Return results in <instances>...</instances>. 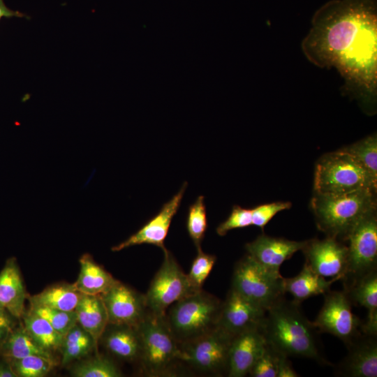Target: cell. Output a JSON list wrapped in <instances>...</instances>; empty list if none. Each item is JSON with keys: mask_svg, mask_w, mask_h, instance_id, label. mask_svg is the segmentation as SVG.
<instances>
[{"mask_svg": "<svg viewBox=\"0 0 377 377\" xmlns=\"http://www.w3.org/2000/svg\"><path fill=\"white\" fill-rule=\"evenodd\" d=\"M302 50L315 66L335 68L347 94L367 108L376 104V0L326 2L315 12Z\"/></svg>", "mask_w": 377, "mask_h": 377, "instance_id": "cell-1", "label": "cell"}, {"mask_svg": "<svg viewBox=\"0 0 377 377\" xmlns=\"http://www.w3.org/2000/svg\"><path fill=\"white\" fill-rule=\"evenodd\" d=\"M300 306V304L284 297L267 310L261 325L267 342L287 357L308 358L329 364L320 353L318 331Z\"/></svg>", "mask_w": 377, "mask_h": 377, "instance_id": "cell-2", "label": "cell"}, {"mask_svg": "<svg viewBox=\"0 0 377 377\" xmlns=\"http://www.w3.org/2000/svg\"><path fill=\"white\" fill-rule=\"evenodd\" d=\"M376 193L370 189L336 194L315 192L311 205L318 228L327 237L347 240L357 224L376 211Z\"/></svg>", "mask_w": 377, "mask_h": 377, "instance_id": "cell-3", "label": "cell"}, {"mask_svg": "<svg viewBox=\"0 0 377 377\" xmlns=\"http://www.w3.org/2000/svg\"><path fill=\"white\" fill-rule=\"evenodd\" d=\"M222 302L202 289L175 302L165 315L179 343L198 338L217 326Z\"/></svg>", "mask_w": 377, "mask_h": 377, "instance_id": "cell-4", "label": "cell"}, {"mask_svg": "<svg viewBox=\"0 0 377 377\" xmlns=\"http://www.w3.org/2000/svg\"><path fill=\"white\" fill-rule=\"evenodd\" d=\"M377 181L350 154L339 149L326 154L318 161L314 191L320 193H343L361 189L376 192Z\"/></svg>", "mask_w": 377, "mask_h": 377, "instance_id": "cell-5", "label": "cell"}, {"mask_svg": "<svg viewBox=\"0 0 377 377\" xmlns=\"http://www.w3.org/2000/svg\"><path fill=\"white\" fill-rule=\"evenodd\" d=\"M138 329L141 341L140 360L144 370L150 376L166 374L175 361L181 360L182 353L165 316L148 312Z\"/></svg>", "mask_w": 377, "mask_h": 377, "instance_id": "cell-6", "label": "cell"}, {"mask_svg": "<svg viewBox=\"0 0 377 377\" xmlns=\"http://www.w3.org/2000/svg\"><path fill=\"white\" fill-rule=\"evenodd\" d=\"M231 288L266 311L284 298L283 277L246 255L235 265Z\"/></svg>", "mask_w": 377, "mask_h": 377, "instance_id": "cell-7", "label": "cell"}, {"mask_svg": "<svg viewBox=\"0 0 377 377\" xmlns=\"http://www.w3.org/2000/svg\"><path fill=\"white\" fill-rule=\"evenodd\" d=\"M163 253V263L145 295L148 312L158 316H165L172 304L200 290L191 284L172 254L166 249Z\"/></svg>", "mask_w": 377, "mask_h": 377, "instance_id": "cell-8", "label": "cell"}, {"mask_svg": "<svg viewBox=\"0 0 377 377\" xmlns=\"http://www.w3.org/2000/svg\"><path fill=\"white\" fill-rule=\"evenodd\" d=\"M347 241L348 265L342 278L343 288L377 271V218L376 212L364 217L350 233Z\"/></svg>", "mask_w": 377, "mask_h": 377, "instance_id": "cell-9", "label": "cell"}, {"mask_svg": "<svg viewBox=\"0 0 377 377\" xmlns=\"http://www.w3.org/2000/svg\"><path fill=\"white\" fill-rule=\"evenodd\" d=\"M232 338V336L216 327L198 338L179 343L181 361L202 372L227 374Z\"/></svg>", "mask_w": 377, "mask_h": 377, "instance_id": "cell-10", "label": "cell"}, {"mask_svg": "<svg viewBox=\"0 0 377 377\" xmlns=\"http://www.w3.org/2000/svg\"><path fill=\"white\" fill-rule=\"evenodd\" d=\"M313 324L320 333H329L347 346L361 332L362 322L352 311L344 290L324 294V303Z\"/></svg>", "mask_w": 377, "mask_h": 377, "instance_id": "cell-11", "label": "cell"}, {"mask_svg": "<svg viewBox=\"0 0 377 377\" xmlns=\"http://www.w3.org/2000/svg\"><path fill=\"white\" fill-rule=\"evenodd\" d=\"M100 295L107 311L109 324L138 327L148 313L145 295L119 281Z\"/></svg>", "mask_w": 377, "mask_h": 377, "instance_id": "cell-12", "label": "cell"}, {"mask_svg": "<svg viewBox=\"0 0 377 377\" xmlns=\"http://www.w3.org/2000/svg\"><path fill=\"white\" fill-rule=\"evenodd\" d=\"M305 264L323 277H343L348 265V246L330 237L307 240L302 250Z\"/></svg>", "mask_w": 377, "mask_h": 377, "instance_id": "cell-13", "label": "cell"}, {"mask_svg": "<svg viewBox=\"0 0 377 377\" xmlns=\"http://www.w3.org/2000/svg\"><path fill=\"white\" fill-rule=\"evenodd\" d=\"M266 311L230 288L222 302L216 327L235 337L245 331L261 327Z\"/></svg>", "mask_w": 377, "mask_h": 377, "instance_id": "cell-14", "label": "cell"}, {"mask_svg": "<svg viewBox=\"0 0 377 377\" xmlns=\"http://www.w3.org/2000/svg\"><path fill=\"white\" fill-rule=\"evenodd\" d=\"M187 184V182H184L178 193L163 205L156 215L127 239L114 246L112 251H119L142 244H152L161 248L163 251L165 249L164 241L172 220L180 207Z\"/></svg>", "mask_w": 377, "mask_h": 377, "instance_id": "cell-15", "label": "cell"}, {"mask_svg": "<svg viewBox=\"0 0 377 377\" xmlns=\"http://www.w3.org/2000/svg\"><path fill=\"white\" fill-rule=\"evenodd\" d=\"M348 353L337 367V374L348 377L377 376L376 335L361 332L348 346Z\"/></svg>", "mask_w": 377, "mask_h": 377, "instance_id": "cell-16", "label": "cell"}, {"mask_svg": "<svg viewBox=\"0 0 377 377\" xmlns=\"http://www.w3.org/2000/svg\"><path fill=\"white\" fill-rule=\"evenodd\" d=\"M266 344L261 327L251 329L233 337L229 350L228 376L243 377L249 374Z\"/></svg>", "mask_w": 377, "mask_h": 377, "instance_id": "cell-17", "label": "cell"}, {"mask_svg": "<svg viewBox=\"0 0 377 377\" xmlns=\"http://www.w3.org/2000/svg\"><path fill=\"white\" fill-rule=\"evenodd\" d=\"M306 241L296 242L284 238L272 237L265 234L247 243V254L265 267L280 272L281 265L294 253L302 251Z\"/></svg>", "mask_w": 377, "mask_h": 377, "instance_id": "cell-18", "label": "cell"}, {"mask_svg": "<svg viewBox=\"0 0 377 377\" xmlns=\"http://www.w3.org/2000/svg\"><path fill=\"white\" fill-rule=\"evenodd\" d=\"M25 288L15 258L8 259L0 272V306L15 318L24 314Z\"/></svg>", "mask_w": 377, "mask_h": 377, "instance_id": "cell-19", "label": "cell"}, {"mask_svg": "<svg viewBox=\"0 0 377 377\" xmlns=\"http://www.w3.org/2000/svg\"><path fill=\"white\" fill-rule=\"evenodd\" d=\"M351 304L366 308L367 319L362 323V332L377 335V271L372 272L343 288Z\"/></svg>", "mask_w": 377, "mask_h": 377, "instance_id": "cell-20", "label": "cell"}, {"mask_svg": "<svg viewBox=\"0 0 377 377\" xmlns=\"http://www.w3.org/2000/svg\"><path fill=\"white\" fill-rule=\"evenodd\" d=\"M101 339L115 357L126 361L140 359L141 341L138 327L108 323Z\"/></svg>", "mask_w": 377, "mask_h": 377, "instance_id": "cell-21", "label": "cell"}, {"mask_svg": "<svg viewBox=\"0 0 377 377\" xmlns=\"http://www.w3.org/2000/svg\"><path fill=\"white\" fill-rule=\"evenodd\" d=\"M338 280H341V278L333 277L330 280H326L304 263L297 275L291 278H283V288L285 293H289L293 297L294 302L301 304L311 297L324 295L330 290L332 284Z\"/></svg>", "mask_w": 377, "mask_h": 377, "instance_id": "cell-22", "label": "cell"}, {"mask_svg": "<svg viewBox=\"0 0 377 377\" xmlns=\"http://www.w3.org/2000/svg\"><path fill=\"white\" fill-rule=\"evenodd\" d=\"M75 311L77 324L98 343L108 324L107 311L101 295L82 294Z\"/></svg>", "mask_w": 377, "mask_h": 377, "instance_id": "cell-23", "label": "cell"}, {"mask_svg": "<svg viewBox=\"0 0 377 377\" xmlns=\"http://www.w3.org/2000/svg\"><path fill=\"white\" fill-rule=\"evenodd\" d=\"M80 264V273L74 285L82 294L101 295L117 281L88 253L82 256Z\"/></svg>", "mask_w": 377, "mask_h": 377, "instance_id": "cell-24", "label": "cell"}, {"mask_svg": "<svg viewBox=\"0 0 377 377\" xmlns=\"http://www.w3.org/2000/svg\"><path fill=\"white\" fill-rule=\"evenodd\" d=\"M0 354L6 360L38 355L54 360L52 353L39 346L23 325L16 327L0 346Z\"/></svg>", "mask_w": 377, "mask_h": 377, "instance_id": "cell-25", "label": "cell"}, {"mask_svg": "<svg viewBox=\"0 0 377 377\" xmlns=\"http://www.w3.org/2000/svg\"><path fill=\"white\" fill-rule=\"evenodd\" d=\"M74 283L50 286L29 298L31 306H44L61 311H74L82 296Z\"/></svg>", "mask_w": 377, "mask_h": 377, "instance_id": "cell-26", "label": "cell"}, {"mask_svg": "<svg viewBox=\"0 0 377 377\" xmlns=\"http://www.w3.org/2000/svg\"><path fill=\"white\" fill-rule=\"evenodd\" d=\"M97 344L98 343L87 331L79 324H75L63 338L60 348L62 366L88 355Z\"/></svg>", "mask_w": 377, "mask_h": 377, "instance_id": "cell-27", "label": "cell"}, {"mask_svg": "<svg viewBox=\"0 0 377 377\" xmlns=\"http://www.w3.org/2000/svg\"><path fill=\"white\" fill-rule=\"evenodd\" d=\"M22 318L24 328L39 346L50 353L60 350L64 336L46 320L30 310Z\"/></svg>", "mask_w": 377, "mask_h": 377, "instance_id": "cell-28", "label": "cell"}, {"mask_svg": "<svg viewBox=\"0 0 377 377\" xmlns=\"http://www.w3.org/2000/svg\"><path fill=\"white\" fill-rule=\"evenodd\" d=\"M352 155L377 181V137L376 133L341 149Z\"/></svg>", "mask_w": 377, "mask_h": 377, "instance_id": "cell-29", "label": "cell"}, {"mask_svg": "<svg viewBox=\"0 0 377 377\" xmlns=\"http://www.w3.org/2000/svg\"><path fill=\"white\" fill-rule=\"evenodd\" d=\"M71 375L75 377H119L121 373L110 359L96 356L76 364L71 369Z\"/></svg>", "mask_w": 377, "mask_h": 377, "instance_id": "cell-30", "label": "cell"}, {"mask_svg": "<svg viewBox=\"0 0 377 377\" xmlns=\"http://www.w3.org/2000/svg\"><path fill=\"white\" fill-rule=\"evenodd\" d=\"M17 377H43L55 365L54 360L38 355H31L20 359L7 360Z\"/></svg>", "mask_w": 377, "mask_h": 377, "instance_id": "cell-31", "label": "cell"}, {"mask_svg": "<svg viewBox=\"0 0 377 377\" xmlns=\"http://www.w3.org/2000/svg\"><path fill=\"white\" fill-rule=\"evenodd\" d=\"M186 228L189 237L195 246L200 247L207 228L206 207L204 196L200 195L188 207L186 219Z\"/></svg>", "mask_w": 377, "mask_h": 377, "instance_id": "cell-32", "label": "cell"}, {"mask_svg": "<svg viewBox=\"0 0 377 377\" xmlns=\"http://www.w3.org/2000/svg\"><path fill=\"white\" fill-rule=\"evenodd\" d=\"M30 311L46 320L63 336L77 323L75 310L66 311L44 306H31Z\"/></svg>", "mask_w": 377, "mask_h": 377, "instance_id": "cell-33", "label": "cell"}, {"mask_svg": "<svg viewBox=\"0 0 377 377\" xmlns=\"http://www.w3.org/2000/svg\"><path fill=\"white\" fill-rule=\"evenodd\" d=\"M197 250V256L192 262L187 276L191 284L196 289L200 290L216 263V257L214 255L204 253L201 247L198 248Z\"/></svg>", "mask_w": 377, "mask_h": 377, "instance_id": "cell-34", "label": "cell"}, {"mask_svg": "<svg viewBox=\"0 0 377 377\" xmlns=\"http://www.w3.org/2000/svg\"><path fill=\"white\" fill-rule=\"evenodd\" d=\"M279 353L267 342L249 374L252 377H276Z\"/></svg>", "mask_w": 377, "mask_h": 377, "instance_id": "cell-35", "label": "cell"}, {"mask_svg": "<svg viewBox=\"0 0 377 377\" xmlns=\"http://www.w3.org/2000/svg\"><path fill=\"white\" fill-rule=\"evenodd\" d=\"M251 225V209L235 205L230 216L218 226L216 230L219 236H224L230 230L246 228Z\"/></svg>", "mask_w": 377, "mask_h": 377, "instance_id": "cell-36", "label": "cell"}, {"mask_svg": "<svg viewBox=\"0 0 377 377\" xmlns=\"http://www.w3.org/2000/svg\"><path fill=\"white\" fill-rule=\"evenodd\" d=\"M291 207L289 202H274L263 204L251 209L252 225L262 230L279 212Z\"/></svg>", "mask_w": 377, "mask_h": 377, "instance_id": "cell-37", "label": "cell"}, {"mask_svg": "<svg viewBox=\"0 0 377 377\" xmlns=\"http://www.w3.org/2000/svg\"><path fill=\"white\" fill-rule=\"evenodd\" d=\"M15 318L5 309L0 310V346L15 327Z\"/></svg>", "mask_w": 377, "mask_h": 377, "instance_id": "cell-38", "label": "cell"}, {"mask_svg": "<svg viewBox=\"0 0 377 377\" xmlns=\"http://www.w3.org/2000/svg\"><path fill=\"white\" fill-rule=\"evenodd\" d=\"M288 357L279 353L276 377H297L299 375L294 370Z\"/></svg>", "mask_w": 377, "mask_h": 377, "instance_id": "cell-39", "label": "cell"}, {"mask_svg": "<svg viewBox=\"0 0 377 377\" xmlns=\"http://www.w3.org/2000/svg\"><path fill=\"white\" fill-rule=\"evenodd\" d=\"M27 17L29 19L30 17L26 14L21 13L17 10H13L8 8L5 4L3 0H0V20L3 17L10 18V17Z\"/></svg>", "mask_w": 377, "mask_h": 377, "instance_id": "cell-40", "label": "cell"}, {"mask_svg": "<svg viewBox=\"0 0 377 377\" xmlns=\"http://www.w3.org/2000/svg\"><path fill=\"white\" fill-rule=\"evenodd\" d=\"M0 377H17L10 362L5 358L0 360Z\"/></svg>", "mask_w": 377, "mask_h": 377, "instance_id": "cell-41", "label": "cell"}, {"mask_svg": "<svg viewBox=\"0 0 377 377\" xmlns=\"http://www.w3.org/2000/svg\"><path fill=\"white\" fill-rule=\"evenodd\" d=\"M2 309H3V308L0 306V310H2Z\"/></svg>", "mask_w": 377, "mask_h": 377, "instance_id": "cell-42", "label": "cell"}]
</instances>
